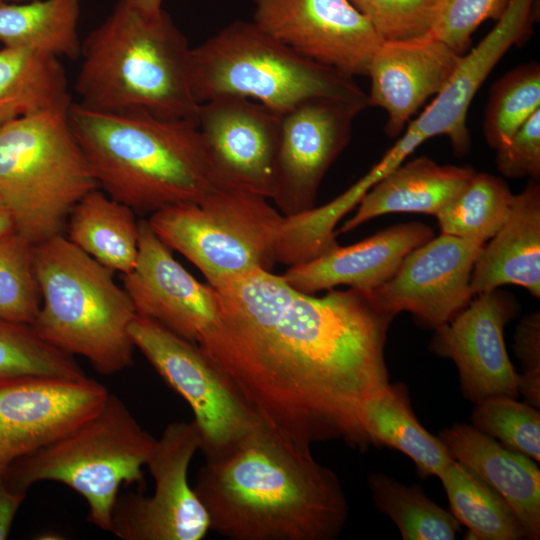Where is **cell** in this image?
<instances>
[{"mask_svg": "<svg viewBox=\"0 0 540 540\" xmlns=\"http://www.w3.org/2000/svg\"><path fill=\"white\" fill-rule=\"evenodd\" d=\"M462 57L429 32L382 40L368 67L371 87L367 95L368 107L387 112V135L394 138L402 132L425 101L446 86Z\"/></svg>", "mask_w": 540, "mask_h": 540, "instance_id": "cell-20", "label": "cell"}, {"mask_svg": "<svg viewBox=\"0 0 540 540\" xmlns=\"http://www.w3.org/2000/svg\"><path fill=\"white\" fill-rule=\"evenodd\" d=\"M192 87L199 104L243 97L285 113L312 97H330L368 108L355 78L308 59L253 21H234L191 51Z\"/></svg>", "mask_w": 540, "mask_h": 540, "instance_id": "cell-6", "label": "cell"}, {"mask_svg": "<svg viewBox=\"0 0 540 540\" xmlns=\"http://www.w3.org/2000/svg\"><path fill=\"white\" fill-rule=\"evenodd\" d=\"M126 3L136 7L146 13H157L162 10L163 0H123Z\"/></svg>", "mask_w": 540, "mask_h": 540, "instance_id": "cell-42", "label": "cell"}, {"mask_svg": "<svg viewBox=\"0 0 540 540\" xmlns=\"http://www.w3.org/2000/svg\"><path fill=\"white\" fill-rule=\"evenodd\" d=\"M362 425L370 445L402 452L421 478L438 477L454 461L438 436L418 421L403 383L389 382L366 402Z\"/></svg>", "mask_w": 540, "mask_h": 540, "instance_id": "cell-25", "label": "cell"}, {"mask_svg": "<svg viewBox=\"0 0 540 540\" xmlns=\"http://www.w3.org/2000/svg\"><path fill=\"white\" fill-rule=\"evenodd\" d=\"M59 58L22 48L0 49V127L15 119L72 105Z\"/></svg>", "mask_w": 540, "mask_h": 540, "instance_id": "cell-27", "label": "cell"}, {"mask_svg": "<svg viewBox=\"0 0 540 540\" xmlns=\"http://www.w3.org/2000/svg\"><path fill=\"white\" fill-rule=\"evenodd\" d=\"M253 22L300 55L367 76L382 39L349 0H253Z\"/></svg>", "mask_w": 540, "mask_h": 540, "instance_id": "cell-14", "label": "cell"}, {"mask_svg": "<svg viewBox=\"0 0 540 540\" xmlns=\"http://www.w3.org/2000/svg\"><path fill=\"white\" fill-rule=\"evenodd\" d=\"M282 114L254 100L223 96L199 105L197 127L224 187L274 196Z\"/></svg>", "mask_w": 540, "mask_h": 540, "instance_id": "cell-15", "label": "cell"}, {"mask_svg": "<svg viewBox=\"0 0 540 540\" xmlns=\"http://www.w3.org/2000/svg\"><path fill=\"white\" fill-rule=\"evenodd\" d=\"M454 460L474 472L511 507L529 540L540 538V470L533 459L503 447L471 424L438 434Z\"/></svg>", "mask_w": 540, "mask_h": 540, "instance_id": "cell-22", "label": "cell"}, {"mask_svg": "<svg viewBox=\"0 0 540 540\" xmlns=\"http://www.w3.org/2000/svg\"><path fill=\"white\" fill-rule=\"evenodd\" d=\"M433 230L418 222L398 224L353 245L337 246L282 275L295 290L314 294L335 286L373 291L391 279L404 258L433 238Z\"/></svg>", "mask_w": 540, "mask_h": 540, "instance_id": "cell-21", "label": "cell"}, {"mask_svg": "<svg viewBox=\"0 0 540 540\" xmlns=\"http://www.w3.org/2000/svg\"><path fill=\"white\" fill-rule=\"evenodd\" d=\"M514 352L521 363L518 394L525 403L540 408V313L525 316L517 325Z\"/></svg>", "mask_w": 540, "mask_h": 540, "instance_id": "cell-39", "label": "cell"}, {"mask_svg": "<svg viewBox=\"0 0 540 540\" xmlns=\"http://www.w3.org/2000/svg\"><path fill=\"white\" fill-rule=\"evenodd\" d=\"M65 226L72 244L111 271L125 275L135 268L139 255L135 212L100 188L75 204Z\"/></svg>", "mask_w": 540, "mask_h": 540, "instance_id": "cell-26", "label": "cell"}, {"mask_svg": "<svg viewBox=\"0 0 540 540\" xmlns=\"http://www.w3.org/2000/svg\"><path fill=\"white\" fill-rule=\"evenodd\" d=\"M394 317L371 291L316 297L257 270L224 289L198 346L278 437L303 448L342 440L366 449L362 412L389 383L384 350Z\"/></svg>", "mask_w": 540, "mask_h": 540, "instance_id": "cell-1", "label": "cell"}, {"mask_svg": "<svg viewBox=\"0 0 540 540\" xmlns=\"http://www.w3.org/2000/svg\"><path fill=\"white\" fill-rule=\"evenodd\" d=\"M26 495L27 493L11 490L4 482L0 472V540L7 539L15 515Z\"/></svg>", "mask_w": 540, "mask_h": 540, "instance_id": "cell-40", "label": "cell"}, {"mask_svg": "<svg viewBox=\"0 0 540 540\" xmlns=\"http://www.w3.org/2000/svg\"><path fill=\"white\" fill-rule=\"evenodd\" d=\"M489 240L473 266L472 295L514 284L539 298L540 185L537 180H530L521 193L514 195L507 220Z\"/></svg>", "mask_w": 540, "mask_h": 540, "instance_id": "cell-23", "label": "cell"}, {"mask_svg": "<svg viewBox=\"0 0 540 540\" xmlns=\"http://www.w3.org/2000/svg\"><path fill=\"white\" fill-rule=\"evenodd\" d=\"M156 439L115 394L97 415L55 442L22 456L1 473L13 491L27 493L36 483L56 481L80 494L88 520L110 531L122 484H143V466Z\"/></svg>", "mask_w": 540, "mask_h": 540, "instance_id": "cell-7", "label": "cell"}, {"mask_svg": "<svg viewBox=\"0 0 540 540\" xmlns=\"http://www.w3.org/2000/svg\"><path fill=\"white\" fill-rule=\"evenodd\" d=\"M5 1H7V0H0V2H5ZM13 1H28V0H13Z\"/></svg>", "mask_w": 540, "mask_h": 540, "instance_id": "cell-43", "label": "cell"}, {"mask_svg": "<svg viewBox=\"0 0 540 540\" xmlns=\"http://www.w3.org/2000/svg\"><path fill=\"white\" fill-rule=\"evenodd\" d=\"M201 438L194 420L168 424L156 439L146 466L154 480L150 496H118L111 530L123 540H201L208 515L188 483V469Z\"/></svg>", "mask_w": 540, "mask_h": 540, "instance_id": "cell-11", "label": "cell"}, {"mask_svg": "<svg viewBox=\"0 0 540 540\" xmlns=\"http://www.w3.org/2000/svg\"><path fill=\"white\" fill-rule=\"evenodd\" d=\"M191 51L162 9L146 13L123 0L81 43L79 104L108 112L145 111L197 123Z\"/></svg>", "mask_w": 540, "mask_h": 540, "instance_id": "cell-4", "label": "cell"}, {"mask_svg": "<svg viewBox=\"0 0 540 540\" xmlns=\"http://www.w3.org/2000/svg\"><path fill=\"white\" fill-rule=\"evenodd\" d=\"M472 426L503 447L540 461V411L510 396L475 403Z\"/></svg>", "mask_w": 540, "mask_h": 540, "instance_id": "cell-34", "label": "cell"}, {"mask_svg": "<svg viewBox=\"0 0 540 540\" xmlns=\"http://www.w3.org/2000/svg\"><path fill=\"white\" fill-rule=\"evenodd\" d=\"M375 506L397 526L404 540H453L461 524L429 499L418 484L405 485L383 472L367 478Z\"/></svg>", "mask_w": 540, "mask_h": 540, "instance_id": "cell-30", "label": "cell"}, {"mask_svg": "<svg viewBox=\"0 0 540 540\" xmlns=\"http://www.w3.org/2000/svg\"><path fill=\"white\" fill-rule=\"evenodd\" d=\"M382 40H401L431 29L440 0H349Z\"/></svg>", "mask_w": 540, "mask_h": 540, "instance_id": "cell-36", "label": "cell"}, {"mask_svg": "<svg viewBox=\"0 0 540 540\" xmlns=\"http://www.w3.org/2000/svg\"><path fill=\"white\" fill-rule=\"evenodd\" d=\"M510 0H440L429 33L460 55L471 46L472 34L484 21H498Z\"/></svg>", "mask_w": 540, "mask_h": 540, "instance_id": "cell-37", "label": "cell"}, {"mask_svg": "<svg viewBox=\"0 0 540 540\" xmlns=\"http://www.w3.org/2000/svg\"><path fill=\"white\" fill-rule=\"evenodd\" d=\"M496 166L508 178L540 177V109L498 148Z\"/></svg>", "mask_w": 540, "mask_h": 540, "instance_id": "cell-38", "label": "cell"}, {"mask_svg": "<svg viewBox=\"0 0 540 540\" xmlns=\"http://www.w3.org/2000/svg\"><path fill=\"white\" fill-rule=\"evenodd\" d=\"M24 377L87 376L73 356L43 340L32 325L0 316V383Z\"/></svg>", "mask_w": 540, "mask_h": 540, "instance_id": "cell-32", "label": "cell"}, {"mask_svg": "<svg viewBox=\"0 0 540 540\" xmlns=\"http://www.w3.org/2000/svg\"><path fill=\"white\" fill-rule=\"evenodd\" d=\"M68 111L32 114L0 127V197L17 233L33 245L62 234L75 204L98 188Z\"/></svg>", "mask_w": 540, "mask_h": 540, "instance_id": "cell-8", "label": "cell"}, {"mask_svg": "<svg viewBox=\"0 0 540 540\" xmlns=\"http://www.w3.org/2000/svg\"><path fill=\"white\" fill-rule=\"evenodd\" d=\"M17 233L12 211L0 197V239Z\"/></svg>", "mask_w": 540, "mask_h": 540, "instance_id": "cell-41", "label": "cell"}, {"mask_svg": "<svg viewBox=\"0 0 540 540\" xmlns=\"http://www.w3.org/2000/svg\"><path fill=\"white\" fill-rule=\"evenodd\" d=\"M438 478L450 512L477 540L527 539L507 502L465 465L454 460Z\"/></svg>", "mask_w": 540, "mask_h": 540, "instance_id": "cell-29", "label": "cell"}, {"mask_svg": "<svg viewBox=\"0 0 540 540\" xmlns=\"http://www.w3.org/2000/svg\"><path fill=\"white\" fill-rule=\"evenodd\" d=\"M109 394L88 377H24L0 383V472L93 418Z\"/></svg>", "mask_w": 540, "mask_h": 540, "instance_id": "cell-13", "label": "cell"}, {"mask_svg": "<svg viewBox=\"0 0 540 540\" xmlns=\"http://www.w3.org/2000/svg\"><path fill=\"white\" fill-rule=\"evenodd\" d=\"M193 490L229 540H334L349 512L337 474L262 425L206 456Z\"/></svg>", "mask_w": 540, "mask_h": 540, "instance_id": "cell-2", "label": "cell"}, {"mask_svg": "<svg viewBox=\"0 0 540 540\" xmlns=\"http://www.w3.org/2000/svg\"><path fill=\"white\" fill-rule=\"evenodd\" d=\"M540 109V66L536 61L517 66L491 87L484 114L483 133L497 150Z\"/></svg>", "mask_w": 540, "mask_h": 540, "instance_id": "cell-33", "label": "cell"}, {"mask_svg": "<svg viewBox=\"0 0 540 540\" xmlns=\"http://www.w3.org/2000/svg\"><path fill=\"white\" fill-rule=\"evenodd\" d=\"M269 199L221 187L200 202L165 207L148 222L157 237L215 285L286 262L287 216Z\"/></svg>", "mask_w": 540, "mask_h": 540, "instance_id": "cell-9", "label": "cell"}, {"mask_svg": "<svg viewBox=\"0 0 540 540\" xmlns=\"http://www.w3.org/2000/svg\"><path fill=\"white\" fill-rule=\"evenodd\" d=\"M517 313L513 297L494 289L478 294L450 321L434 329L429 350L455 363L467 400L518 397L519 374L504 340L505 326Z\"/></svg>", "mask_w": 540, "mask_h": 540, "instance_id": "cell-16", "label": "cell"}, {"mask_svg": "<svg viewBox=\"0 0 540 540\" xmlns=\"http://www.w3.org/2000/svg\"><path fill=\"white\" fill-rule=\"evenodd\" d=\"M68 119L98 188L134 212L200 202L224 187L197 123L72 103Z\"/></svg>", "mask_w": 540, "mask_h": 540, "instance_id": "cell-3", "label": "cell"}, {"mask_svg": "<svg viewBox=\"0 0 540 540\" xmlns=\"http://www.w3.org/2000/svg\"><path fill=\"white\" fill-rule=\"evenodd\" d=\"M536 0H510L494 28L462 60L446 86L393 145L408 157L435 136H447L456 154L470 149L467 113L477 91L507 51L527 39Z\"/></svg>", "mask_w": 540, "mask_h": 540, "instance_id": "cell-18", "label": "cell"}, {"mask_svg": "<svg viewBox=\"0 0 540 540\" xmlns=\"http://www.w3.org/2000/svg\"><path fill=\"white\" fill-rule=\"evenodd\" d=\"M514 194L499 177L475 172L436 215L441 234L485 243L507 220Z\"/></svg>", "mask_w": 540, "mask_h": 540, "instance_id": "cell-31", "label": "cell"}, {"mask_svg": "<svg viewBox=\"0 0 540 540\" xmlns=\"http://www.w3.org/2000/svg\"><path fill=\"white\" fill-rule=\"evenodd\" d=\"M80 0L0 2V42L56 58L78 59Z\"/></svg>", "mask_w": 540, "mask_h": 540, "instance_id": "cell-28", "label": "cell"}, {"mask_svg": "<svg viewBox=\"0 0 540 540\" xmlns=\"http://www.w3.org/2000/svg\"><path fill=\"white\" fill-rule=\"evenodd\" d=\"M40 304L33 244L18 233L0 239V316L31 325Z\"/></svg>", "mask_w": 540, "mask_h": 540, "instance_id": "cell-35", "label": "cell"}, {"mask_svg": "<svg viewBox=\"0 0 540 540\" xmlns=\"http://www.w3.org/2000/svg\"><path fill=\"white\" fill-rule=\"evenodd\" d=\"M33 268L41 295L31 324L36 333L61 351L86 358L101 374L130 367L136 348L129 328L137 313L113 271L62 234L33 245Z\"/></svg>", "mask_w": 540, "mask_h": 540, "instance_id": "cell-5", "label": "cell"}, {"mask_svg": "<svg viewBox=\"0 0 540 540\" xmlns=\"http://www.w3.org/2000/svg\"><path fill=\"white\" fill-rule=\"evenodd\" d=\"M475 172L470 166L440 165L427 156L403 161L364 194L355 214L335 234L350 232L372 218L389 213L436 216Z\"/></svg>", "mask_w": 540, "mask_h": 540, "instance_id": "cell-24", "label": "cell"}, {"mask_svg": "<svg viewBox=\"0 0 540 540\" xmlns=\"http://www.w3.org/2000/svg\"><path fill=\"white\" fill-rule=\"evenodd\" d=\"M365 107L330 97L303 100L282 114L272 201L284 216L315 207L320 184L348 145Z\"/></svg>", "mask_w": 540, "mask_h": 540, "instance_id": "cell-12", "label": "cell"}, {"mask_svg": "<svg viewBox=\"0 0 540 540\" xmlns=\"http://www.w3.org/2000/svg\"><path fill=\"white\" fill-rule=\"evenodd\" d=\"M129 333L135 348L192 409L205 457L261 425L197 344L140 315Z\"/></svg>", "mask_w": 540, "mask_h": 540, "instance_id": "cell-10", "label": "cell"}, {"mask_svg": "<svg viewBox=\"0 0 540 540\" xmlns=\"http://www.w3.org/2000/svg\"><path fill=\"white\" fill-rule=\"evenodd\" d=\"M485 243L441 234L412 250L394 276L371 291L395 316L410 312L415 322L436 329L471 301V273Z\"/></svg>", "mask_w": 540, "mask_h": 540, "instance_id": "cell-17", "label": "cell"}, {"mask_svg": "<svg viewBox=\"0 0 540 540\" xmlns=\"http://www.w3.org/2000/svg\"><path fill=\"white\" fill-rule=\"evenodd\" d=\"M139 225L135 268L122 275L137 315L150 318L176 335L199 345L217 319L215 290L200 283L155 234L148 220Z\"/></svg>", "mask_w": 540, "mask_h": 540, "instance_id": "cell-19", "label": "cell"}]
</instances>
